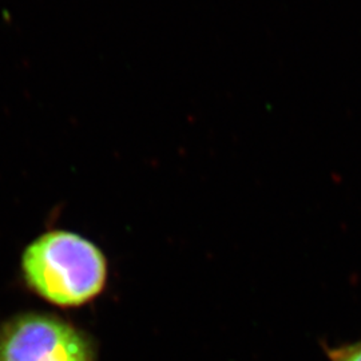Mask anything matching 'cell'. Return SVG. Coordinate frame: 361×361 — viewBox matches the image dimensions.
Wrapping results in <instances>:
<instances>
[{
    "label": "cell",
    "mask_w": 361,
    "mask_h": 361,
    "mask_svg": "<svg viewBox=\"0 0 361 361\" xmlns=\"http://www.w3.org/2000/svg\"><path fill=\"white\" fill-rule=\"evenodd\" d=\"M28 290L61 308H78L95 300L107 284L109 264L99 246L62 229L42 233L20 257Z\"/></svg>",
    "instance_id": "obj_1"
},
{
    "label": "cell",
    "mask_w": 361,
    "mask_h": 361,
    "mask_svg": "<svg viewBox=\"0 0 361 361\" xmlns=\"http://www.w3.org/2000/svg\"><path fill=\"white\" fill-rule=\"evenodd\" d=\"M0 361H98V348L65 319L27 312L0 324Z\"/></svg>",
    "instance_id": "obj_2"
},
{
    "label": "cell",
    "mask_w": 361,
    "mask_h": 361,
    "mask_svg": "<svg viewBox=\"0 0 361 361\" xmlns=\"http://www.w3.org/2000/svg\"><path fill=\"white\" fill-rule=\"evenodd\" d=\"M328 357L331 361H361V341L329 349Z\"/></svg>",
    "instance_id": "obj_3"
}]
</instances>
